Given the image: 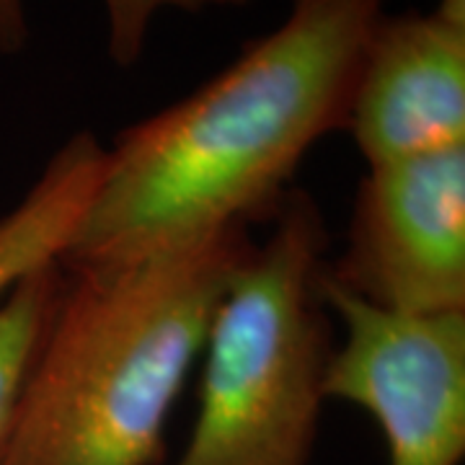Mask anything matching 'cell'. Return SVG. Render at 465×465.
I'll use <instances>...</instances> for the list:
<instances>
[{
  "label": "cell",
  "instance_id": "cell-1",
  "mask_svg": "<svg viewBox=\"0 0 465 465\" xmlns=\"http://www.w3.org/2000/svg\"><path fill=\"white\" fill-rule=\"evenodd\" d=\"M385 0H290L186 99L116 134L63 266L119 264L274 217L308 150L347 130Z\"/></svg>",
  "mask_w": 465,
  "mask_h": 465
},
{
  "label": "cell",
  "instance_id": "cell-2",
  "mask_svg": "<svg viewBox=\"0 0 465 465\" xmlns=\"http://www.w3.org/2000/svg\"><path fill=\"white\" fill-rule=\"evenodd\" d=\"M249 228L119 264L63 266L0 465H158L207 326L253 251Z\"/></svg>",
  "mask_w": 465,
  "mask_h": 465
},
{
  "label": "cell",
  "instance_id": "cell-3",
  "mask_svg": "<svg viewBox=\"0 0 465 465\" xmlns=\"http://www.w3.org/2000/svg\"><path fill=\"white\" fill-rule=\"evenodd\" d=\"M326 246L316 200L290 189L207 326L197 421L173 465L311 463L331 357Z\"/></svg>",
  "mask_w": 465,
  "mask_h": 465
},
{
  "label": "cell",
  "instance_id": "cell-4",
  "mask_svg": "<svg viewBox=\"0 0 465 465\" xmlns=\"http://www.w3.org/2000/svg\"><path fill=\"white\" fill-rule=\"evenodd\" d=\"M321 300L344 326L323 399L354 403L378 421L388 465L463 463L465 313H388L333 282L326 266Z\"/></svg>",
  "mask_w": 465,
  "mask_h": 465
},
{
  "label": "cell",
  "instance_id": "cell-5",
  "mask_svg": "<svg viewBox=\"0 0 465 465\" xmlns=\"http://www.w3.org/2000/svg\"><path fill=\"white\" fill-rule=\"evenodd\" d=\"M326 274L388 313H465V145L370 166Z\"/></svg>",
  "mask_w": 465,
  "mask_h": 465
},
{
  "label": "cell",
  "instance_id": "cell-6",
  "mask_svg": "<svg viewBox=\"0 0 465 465\" xmlns=\"http://www.w3.org/2000/svg\"><path fill=\"white\" fill-rule=\"evenodd\" d=\"M347 133L367 166L465 145V16L382 14L370 34Z\"/></svg>",
  "mask_w": 465,
  "mask_h": 465
},
{
  "label": "cell",
  "instance_id": "cell-7",
  "mask_svg": "<svg viewBox=\"0 0 465 465\" xmlns=\"http://www.w3.org/2000/svg\"><path fill=\"white\" fill-rule=\"evenodd\" d=\"M104 145L78 133L57 150L14 210L0 217V302L24 277L60 262L99 182Z\"/></svg>",
  "mask_w": 465,
  "mask_h": 465
},
{
  "label": "cell",
  "instance_id": "cell-8",
  "mask_svg": "<svg viewBox=\"0 0 465 465\" xmlns=\"http://www.w3.org/2000/svg\"><path fill=\"white\" fill-rule=\"evenodd\" d=\"M63 290L60 262L24 277L0 302V448L21 378Z\"/></svg>",
  "mask_w": 465,
  "mask_h": 465
},
{
  "label": "cell",
  "instance_id": "cell-9",
  "mask_svg": "<svg viewBox=\"0 0 465 465\" xmlns=\"http://www.w3.org/2000/svg\"><path fill=\"white\" fill-rule=\"evenodd\" d=\"M106 14V52L116 67H133L148 47L161 11L200 14L207 8H246L251 0H101Z\"/></svg>",
  "mask_w": 465,
  "mask_h": 465
},
{
  "label": "cell",
  "instance_id": "cell-10",
  "mask_svg": "<svg viewBox=\"0 0 465 465\" xmlns=\"http://www.w3.org/2000/svg\"><path fill=\"white\" fill-rule=\"evenodd\" d=\"M29 42L26 0H0V54H16Z\"/></svg>",
  "mask_w": 465,
  "mask_h": 465
},
{
  "label": "cell",
  "instance_id": "cell-11",
  "mask_svg": "<svg viewBox=\"0 0 465 465\" xmlns=\"http://www.w3.org/2000/svg\"><path fill=\"white\" fill-rule=\"evenodd\" d=\"M440 11L452 14V16H465V0H440Z\"/></svg>",
  "mask_w": 465,
  "mask_h": 465
}]
</instances>
